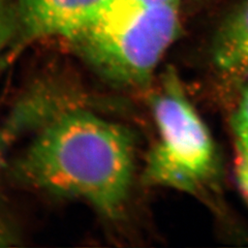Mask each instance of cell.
<instances>
[{"mask_svg": "<svg viewBox=\"0 0 248 248\" xmlns=\"http://www.w3.org/2000/svg\"><path fill=\"white\" fill-rule=\"evenodd\" d=\"M15 174L56 197L80 199L114 217L128 198L134 141L128 131L91 112L62 108L34 130Z\"/></svg>", "mask_w": 248, "mask_h": 248, "instance_id": "cell-1", "label": "cell"}, {"mask_svg": "<svg viewBox=\"0 0 248 248\" xmlns=\"http://www.w3.org/2000/svg\"><path fill=\"white\" fill-rule=\"evenodd\" d=\"M180 3L126 14L100 15L68 44L114 83L140 86L179 33Z\"/></svg>", "mask_w": 248, "mask_h": 248, "instance_id": "cell-2", "label": "cell"}, {"mask_svg": "<svg viewBox=\"0 0 248 248\" xmlns=\"http://www.w3.org/2000/svg\"><path fill=\"white\" fill-rule=\"evenodd\" d=\"M155 97L153 114L157 142L145 168L146 181L195 192L215 174L216 153L212 138L172 75Z\"/></svg>", "mask_w": 248, "mask_h": 248, "instance_id": "cell-3", "label": "cell"}, {"mask_svg": "<svg viewBox=\"0 0 248 248\" xmlns=\"http://www.w3.org/2000/svg\"><path fill=\"white\" fill-rule=\"evenodd\" d=\"M108 0H19L18 32L12 55L46 40L67 43L86 29Z\"/></svg>", "mask_w": 248, "mask_h": 248, "instance_id": "cell-4", "label": "cell"}, {"mask_svg": "<svg viewBox=\"0 0 248 248\" xmlns=\"http://www.w3.org/2000/svg\"><path fill=\"white\" fill-rule=\"evenodd\" d=\"M60 106L59 96L46 86L34 88L16 105L0 126V174L15 144L26 133L34 131L55 113ZM11 235L0 216V246L10 243Z\"/></svg>", "mask_w": 248, "mask_h": 248, "instance_id": "cell-5", "label": "cell"}, {"mask_svg": "<svg viewBox=\"0 0 248 248\" xmlns=\"http://www.w3.org/2000/svg\"><path fill=\"white\" fill-rule=\"evenodd\" d=\"M215 65L231 76L248 73V0L232 11L217 31L213 44Z\"/></svg>", "mask_w": 248, "mask_h": 248, "instance_id": "cell-6", "label": "cell"}, {"mask_svg": "<svg viewBox=\"0 0 248 248\" xmlns=\"http://www.w3.org/2000/svg\"><path fill=\"white\" fill-rule=\"evenodd\" d=\"M18 31V9L15 4L0 0V59L14 49Z\"/></svg>", "mask_w": 248, "mask_h": 248, "instance_id": "cell-7", "label": "cell"}, {"mask_svg": "<svg viewBox=\"0 0 248 248\" xmlns=\"http://www.w3.org/2000/svg\"><path fill=\"white\" fill-rule=\"evenodd\" d=\"M181 0H108L107 4L99 13L100 15H115L134 13L149 9V7L164 5L169 3H180ZM97 16V17H98ZM96 17V18H97Z\"/></svg>", "mask_w": 248, "mask_h": 248, "instance_id": "cell-8", "label": "cell"}, {"mask_svg": "<svg viewBox=\"0 0 248 248\" xmlns=\"http://www.w3.org/2000/svg\"><path fill=\"white\" fill-rule=\"evenodd\" d=\"M234 130L240 154H248V88L240 102L234 118Z\"/></svg>", "mask_w": 248, "mask_h": 248, "instance_id": "cell-9", "label": "cell"}, {"mask_svg": "<svg viewBox=\"0 0 248 248\" xmlns=\"http://www.w3.org/2000/svg\"><path fill=\"white\" fill-rule=\"evenodd\" d=\"M237 179L240 189L248 201V154H239Z\"/></svg>", "mask_w": 248, "mask_h": 248, "instance_id": "cell-10", "label": "cell"}, {"mask_svg": "<svg viewBox=\"0 0 248 248\" xmlns=\"http://www.w3.org/2000/svg\"><path fill=\"white\" fill-rule=\"evenodd\" d=\"M203 1H208V0H203Z\"/></svg>", "mask_w": 248, "mask_h": 248, "instance_id": "cell-11", "label": "cell"}]
</instances>
